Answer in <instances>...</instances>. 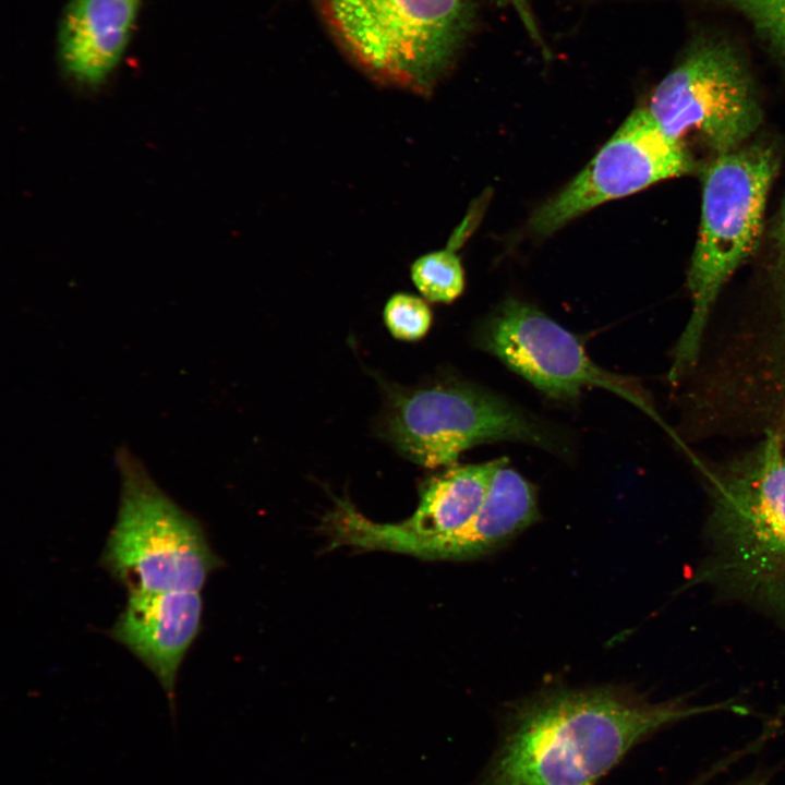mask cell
I'll use <instances>...</instances> for the list:
<instances>
[{
  "instance_id": "obj_5",
  "label": "cell",
  "mask_w": 785,
  "mask_h": 785,
  "mask_svg": "<svg viewBox=\"0 0 785 785\" xmlns=\"http://www.w3.org/2000/svg\"><path fill=\"white\" fill-rule=\"evenodd\" d=\"M121 494L100 560L128 593L201 592L220 566L201 522L170 498L143 464L117 454Z\"/></svg>"
},
{
  "instance_id": "obj_1",
  "label": "cell",
  "mask_w": 785,
  "mask_h": 785,
  "mask_svg": "<svg viewBox=\"0 0 785 785\" xmlns=\"http://www.w3.org/2000/svg\"><path fill=\"white\" fill-rule=\"evenodd\" d=\"M723 706L652 703L611 687L543 692L515 709L476 785H595L649 736Z\"/></svg>"
},
{
  "instance_id": "obj_17",
  "label": "cell",
  "mask_w": 785,
  "mask_h": 785,
  "mask_svg": "<svg viewBox=\"0 0 785 785\" xmlns=\"http://www.w3.org/2000/svg\"><path fill=\"white\" fill-rule=\"evenodd\" d=\"M770 777L766 771H756L733 785H769Z\"/></svg>"
},
{
  "instance_id": "obj_6",
  "label": "cell",
  "mask_w": 785,
  "mask_h": 785,
  "mask_svg": "<svg viewBox=\"0 0 785 785\" xmlns=\"http://www.w3.org/2000/svg\"><path fill=\"white\" fill-rule=\"evenodd\" d=\"M384 432L401 455L426 468L451 467L467 449L493 442L559 448L538 419L499 395L461 384L391 391Z\"/></svg>"
},
{
  "instance_id": "obj_14",
  "label": "cell",
  "mask_w": 785,
  "mask_h": 785,
  "mask_svg": "<svg viewBox=\"0 0 785 785\" xmlns=\"http://www.w3.org/2000/svg\"><path fill=\"white\" fill-rule=\"evenodd\" d=\"M771 238L773 315L762 337L771 353L785 362V198L775 218Z\"/></svg>"
},
{
  "instance_id": "obj_12",
  "label": "cell",
  "mask_w": 785,
  "mask_h": 785,
  "mask_svg": "<svg viewBox=\"0 0 785 785\" xmlns=\"http://www.w3.org/2000/svg\"><path fill=\"white\" fill-rule=\"evenodd\" d=\"M540 518L534 486L507 463L496 470L486 496L468 527L445 547L440 559L485 556Z\"/></svg>"
},
{
  "instance_id": "obj_7",
  "label": "cell",
  "mask_w": 785,
  "mask_h": 785,
  "mask_svg": "<svg viewBox=\"0 0 785 785\" xmlns=\"http://www.w3.org/2000/svg\"><path fill=\"white\" fill-rule=\"evenodd\" d=\"M672 138L695 140L714 156L748 143L762 122L753 80L725 38L697 37L644 107Z\"/></svg>"
},
{
  "instance_id": "obj_9",
  "label": "cell",
  "mask_w": 785,
  "mask_h": 785,
  "mask_svg": "<svg viewBox=\"0 0 785 785\" xmlns=\"http://www.w3.org/2000/svg\"><path fill=\"white\" fill-rule=\"evenodd\" d=\"M695 169L687 145L668 136L644 107L638 108L587 167L534 212L530 228L551 234L600 204Z\"/></svg>"
},
{
  "instance_id": "obj_4",
  "label": "cell",
  "mask_w": 785,
  "mask_h": 785,
  "mask_svg": "<svg viewBox=\"0 0 785 785\" xmlns=\"http://www.w3.org/2000/svg\"><path fill=\"white\" fill-rule=\"evenodd\" d=\"M331 34L371 77L427 94L474 26V0H317Z\"/></svg>"
},
{
  "instance_id": "obj_11",
  "label": "cell",
  "mask_w": 785,
  "mask_h": 785,
  "mask_svg": "<svg viewBox=\"0 0 785 785\" xmlns=\"http://www.w3.org/2000/svg\"><path fill=\"white\" fill-rule=\"evenodd\" d=\"M143 0H68L57 44L64 72L97 86L120 62L135 28Z\"/></svg>"
},
{
  "instance_id": "obj_10",
  "label": "cell",
  "mask_w": 785,
  "mask_h": 785,
  "mask_svg": "<svg viewBox=\"0 0 785 785\" xmlns=\"http://www.w3.org/2000/svg\"><path fill=\"white\" fill-rule=\"evenodd\" d=\"M201 592L129 593L110 630L136 656L165 691L176 723V683L180 665L202 625Z\"/></svg>"
},
{
  "instance_id": "obj_16",
  "label": "cell",
  "mask_w": 785,
  "mask_h": 785,
  "mask_svg": "<svg viewBox=\"0 0 785 785\" xmlns=\"http://www.w3.org/2000/svg\"><path fill=\"white\" fill-rule=\"evenodd\" d=\"M384 321L396 339L415 341L423 338L430 330L432 311L422 298L407 292H398L386 302Z\"/></svg>"
},
{
  "instance_id": "obj_3",
  "label": "cell",
  "mask_w": 785,
  "mask_h": 785,
  "mask_svg": "<svg viewBox=\"0 0 785 785\" xmlns=\"http://www.w3.org/2000/svg\"><path fill=\"white\" fill-rule=\"evenodd\" d=\"M777 168L774 147L762 142L713 156L703 168L700 226L687 276L691 311L673 351L671 381L696 365L722 289L757 246Z\"/></svg>"
},
{
  "instance_id": "obj_8",
  "label": "cell",
  "mask_w": 785,
  "mask_h": 785,
  "mask_svg": "<svg viewBox=\"0 0 785 785\" xmlns=\"http://www.w3.org/2000/svg\"><path fill=\"white\" fill-rule=\"evenodd\" d=\"M476 341L550 398L572 401L584 388L599 387L626 399L664 426L633 378L595 364L575 335L528 303L505 300L481 323Z\"/></svg>"
},
{
  "instance_id": "obj_15",
  "label": "cell",
  "mask_w": 785,
  "mask_h": 785,
  "mask_svg": "<svg viewBox=\"0 0 785 785\" xmlns=\"http://www.w3.org/2000/svg\"><path fill=\"white\" fill-rule=\"evenodd\" d=\"M732 9L754 29L785 63V0H702Z\"/></svg>"
},
{
  "instance_id": "obj_13",
  "label": "cell",
  "mask_w": 785,
  "mask_h": 785,
  "mask_svg": "<svg viewBox=\"0 0 785 785\" xmlns=\"http://www.w3.org/2000/svg\"><path fill=\"white\" fill-rule=\"evenodd\" d=\"M412 282L434 303H451L464 289V273L460 258L450 250L430 252L418 257L410 267Z\"/></svg>"
},
{
  "instance_id": "obj_2",
  "label": "cell",
  "mask_w": 785,
  "mask_h": 785,
  "mask_svg": "<svg viewBox=\"0 0 785 785\" xmlns=\"http://www.w3.org/2000/svg\"><path fill=\"white\" fill-rule=\"evenodd\" d=\"M768 431L749 452L711 476V571L785 617V445Z\"/></svg>"
},
{
  "instance_id": "obj_18",
  "label": "cell",
  "mask_w": 785,
  "mask_h": 785,
  "mask_svg": "<svg viewBox=\"0 0 785 785\" xmlns=\"http://www.w3.org/2000/svg\"><path fill=\"white\" fill-rule=\"evenodd\" d=\"M512 1H514L515 4L518 7V9L521 11V13L523 14V16H526L527 23H528V25L530 26V25H531V24H530L531 17H529V15H528V10L524 8V4H523L524 1H523V0H512Z\"/></svg>"
}]
</instances>
